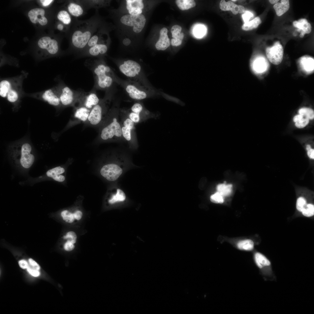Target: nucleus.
Here are the masks:
<instances>
[{
    "instance_id": "bf43d9fd",
    "label": "nucleus",
    "mask_w": 314,
    "mask_h": 314,
    "mask_svg": "<svg viewBox=\"0 0 314 314\" xmlns=\"http://www.w3.org/2000/svg\"><path fill=\"white\" fill-rule=\"evenodd\" d=\"M307 154L308 157L312 159H314V149H311L308 151Z\"/></svg>"
},
{
    "instance_id": "473e14b6",
    "label": "nucleus",
    "mask_w": 314,
    "mask_h": 314,
    "mask_svg": "<svg viewBox=\"0 0 314 314\" xmlns=\"http://www.w3.org/2000/svg\"><path fill=\"white\" fill-rule=\"evenodd\" d=\"M262 22L260 18L256 17L251 21L245 23L242 28L245 31H250L257 28Z\"/></svg>"
},
{
    "instance_id": "3c124183",
    "label": "nucleus",
    "mask_w": 314,
    "mask_h": 314,
    "mask_svg": "<svg viewBox=\"0 0 314 314\" xmlns=\"http://www.w3.org/2000/svg\"><path fill=\"white\" fill-rule=\"evenodd\" d=\"M253 16V14L249 11H246L242 15V18L245 23L248 22L249 20Z\"/></svg>"
},
{
    "instance_id": "2f4dec72",
    "label": "nucleus",
    "mask_w": 314,
    "mask_h": 314,
    "mask_svg": "<svg viewBox=\"0 0 314 314\" xmlns=\"http://www.w3.org/2000/svg\"><path fill=\"white\" fill-rule=\"evenodd\" d=\"M232 186L231 184H226L225 182L223 183L219 184L217 185V192L223 197L228 196L231 192Z\"/></svg>"
},
{
    "instance_id": "aec40b11",
    "label": "nucleus",
    "mask_w": 314,
    "mask_h": 314,
    "mask_svg": "<svg viewBox=\"0 0 314 314\" xmlns=\"http://www.w3.org/2000/svg\"><path fill=\"white\" fill-rule=\"evenodd\" d=\"M126 90L129 97L134 99L142 100L147 98L148 96L146 92L139 89L133 85H127Z\"/></svg>"
},
{
    "instance_id": "f257e3e1",
    "label": "nucleus",
    "mask_w": 314,
    "mask_h": 314,
    "mask_svg": "<svg viewBox=\"0 0 314 314\" xmlns=\"http://www.w3.org/2000/svg\"><path fill=\"white\" fill-rule=\"evenodd\" d=\"M98 12L88 19L78 20L75 18L69 30L71 53L77 55L85 48L89 40L98 31L99 27Z\"/></svg>"
},
{
    "instance_id": "de8ad7c7",
    "label": "nucleus",
    "mask_w": 314,
    "mask_h": 314,
    "mask_svg": "<svg viewBox=\"0 0 314 314\" xmlns=\"http://www.w3.org/2000/svg\"><path fill=\"white\" fill-rule=\"evenodd\" d=\"M308 122L309 119L304 117L299 121L296 122L295 125L297 127L302 128L305 127Z\"/></svg>"
},
{
    "instance_id": "4468645a",
    "label": "nucleus",
    "mask_w": 314,
    "mask_h": 314,
    "mask_svg": "<svg viewBox=\"0 0 314 314\" xmlns=\"http://www.w3.org/2000/svg\"><path fill=\"white\" fill-rule=\"evenodd\" d=\"M100 100L97 96L95 90L93 89L89 92H85L78 103V105L83 106L91 110L99 103Z\"/></svg>"
},
{
    "instance_id": "b1692460",
    "label": "nucleus",
    "mask_w": 314,
    "mask_h": 314,
    "mask_svg": "<svg viewBox=\"0 0 314 314\" xmlns=\"http://www.w3.org/2000/svg\"><path fill=\"white\" fill-rule=\"evenodd\" d=\"M91 110L83 106L78 105L75 107L74 117L78 120L86 122Z\"/></svg>"
},
{
    "instance_id": "f03ea898",
    "label": "nucleus",
    "mask_w": 314,
    "mask_h": 314,
    "mask_svg": "<svg viewBox=\"0 0 314 314\" xmlns=\"http://www.w3.org/2000/svg\"><path fill=\"white\" fill-rule=\"evenodd\" d=\"M118 110L111 108L104 122L100 126L98 140L101 142H121L125 140L122 134Z\"/></svg>"
},
{
    "instance_id": "ddd939ff",
    "label": "nucleus",
    "mask_w": 314,
    "mask_h": 314,
    "mask_svg": "<svg viewBox=\"0 0 314 314\" xmlns=\"http://www.w3.org/2000/svg\"><path fill=\"white\" fill-rule=\"evenodd\" d=\"M108 47L106 45L99 42L82 52L77 55V57H98L106 53Z\"/></svg>"
},
{
    "instance_id": "bb28decb",
    "label": "nucleus",
    "mask_w": 314,
    "mask_h": 314,
    "mask_svg": "<svg viewBox=\"0 0 314 314\" xmlns=\"http://www.w3.org/2000/svg\"><path fill=\"white\" fill-rule=\"evenodd\" d=\"M72 17L68 11L64 10L60 11L57 15V18L59 21L70 28L75 18L72 19Z\"/></svg>"
},
{
    "instance_id": "ea45409f",
    "label": "nucleus",
    "mask_w": 314,
    "mask_h": 314,
    "mask_svg": "<svg viewBox=\"0 0 314 314\" xmlns=\"http://www.w3.org/2000/svg\"><path fill=\"white\" fill-rule=\"evenodd\" d=\"M304 216L309 217L314 215V206L311 204H307L301 212Z\"/></svg>"
},
{
    "instance_id": "39448f33",
    "label": "nucleus",
    "mask_w": 314,
    "mask_h": 314,
    "mask_svg": "<svg viewBox=\"0 0 314 314\" xmlns=\"http://www.w3.org/2000/svg\"><path fill=\"white\" fill-rule=\"evenodd\" d=\"M108 98L100 99L91 110L86 122L90 125L100 126L104 121L110 109Z\"/></svg>"
},
{
    "instance_id": "a878e982",
    "label": "nucleus",
    "mask_w": 314,
    "mask_h": 314,
    "mask_svg": "<svg viewBox=\"0 0 314 314\" xmlns=\"http://www.w3.org/2000/svg\"><path fill=\"white\" fill-rule=\"evenodd\" d=\"M65 171L64 169L60 166L56 167L48 170L46 172L47 176L53 178L54 180L58 182L63 181L65 177L61 174Z\"/></svg>"
},
{
    "instance_id": "9d476101",
    "label": "nucleus",
    "mask_w": 314,
    "mask_h": 314,
    "mask_svg": "<svg viewBox=\"0 0 314 314\" xmlns=\"http://www.w3.org/2000/svg\"><path fill=\"white\" fill-rule=\"evenodd\" d=\"M255 263L262 274L269 278L273 277L271 263L270 260L264 255L256 252L254 255Z\"/></svg>"
},
{
    "instance_id": "4be33fe9",
    "label": "nucleus",
    "mask_w": 314,
    "mask_h": 314,
    "mask_svg": "<svg viewBox=\"0 0 314 314\" xmlns=\"http://www.w3.org/2000/svg\"><path fill=\"white\" fill-rule=\"evenodd\" d=\"M42 97L49 104L53 106H58L61 103L59 93L51 89L46 90L43 94Z\"/></svg>"
},
{
    "instance_id": "774afa93",
    "label": "nucleus",
    "mask_w": 314,
    "mask_h": 314,
    "mask_svg": "<svg viewBox=\"0 0 314 314\" xmlns=\"http://www.w3.org/2000/svg\"><path fill=\"white\" fill-rule=\"evenodd\" d=\"M236 1V0H231V1Z\"/></svg>"
},
{
    "instance_id": "2eb2a0df",
    "label": "nucleus",
    "mask_w": 314,
    "mask_h": 314,
    "mask_svg": "<svg viewBox=\"0 0 314 314\" xmlns=\"http://www.w3.org/2000/svg\"><path fill=\"white\" fill-rule=\"evenodd\" d=\"M38 44L40 48L46 49L51 54H56L59 50L57 41L54 39H51L49 37L42 38L38 41Z\"/></svg>"
},
{
    "instance_id": "7c9ffc66",
    "label": "nucleus",
    "mask_w": 314,
    "mask_h": 314,
    "mask_svg": "<svg viewBox=\"0 0 314 314\" xmlns=\"http://www.w3.org/2000/svg\"><path fill=\"white\" fill-rule=\"evenodd\" d=\"M176 3L179 8L182 10L193 8L196 5L195 2L193 0H177Z\"/></svg>"
},
{
    "instance_id": "c85d7f7f",
    "label": "nucleus",
    "mask_w": 314,
    "mask_h": 314,
    "mask_svg": "<svg viewBox=\"0 0 314 314\" xmlns=\"http://www.w3.org/2000/svg\"><path fill=\"white\" fill-rule=\"evenodd\" d=\"M293 24L294 27L298 28L299 31L302 30L307 34L310 33L311 31V24L305 19H301L298 21H295L293 22Z\"/></svg>"
},
{
    "instance_id": "c03bdc74",
    "label": "nucleus",
    "mask_w": 314,
    "mask_h": 314,
    "mask_svg": "<svg viewBox=\"0 0 314 314\" xmlns=\"http://www.w3.org/2000/svg\"><path fill=\"white\" fill-rule=\"evenodd\" d=\"M307 204L306 200L304 198L299 197L297 201L296 208L298 211L301 212Z\"/></svg>"
},
{
    "instance_id": "4c0bfd02",
    "label": "nucleus",
    "mask_w": 314,
    "mask_h": 314,
    "mask_svg": "<svg viewBox=\"0 0 314 314\" xmlns=\"http://www.w3.org/2000/svg\"><path fill=\"white\" fill-rule=\"evenodd\" d=\"M299 114L303 115L309 119L314 118V111L311 108H302L299 110Z\"/></svg>"
},
{
    "instance_id": "dca6fc26",
    "label": "nucleus",
    "mask_w": 314,
    "mask_h": 314,
    "mask_svg": "<svg viewBox=\"0 0 314 314\" xmlns=\"http://www.w3.org/2000/svg\"><path fill=\"white\" fill-rule=\"evenodd\" d=\"M67 8L70 15L76 18L84 15L87 11L80 1H71L68 3Z\"/></svg>"
},
{
    "instance_id": "0eeeda50",
    "label": "nucleus",
    "mask_w": 314,
    "mask_h": 314,
    "mask_svg": "<svg viewBox=\"0 0 314 314\" xmlns=\"http://www.w3.org/2000/svg\"><path fill=\"white\" fill-rule=\"evenodd\" d=\"M120 123L122 135L125 140L130 145H136L138 143L135 132V123L126 114L122 116Z\"/></svg>"
},
{
    "instance_id": "8fccbe9b",
    "label": "nucleus",
    "mask_w": 314,
    "mask_h": 314,
    "mask_svg": "<svg viewBox=\"0 0 314 314\" xmlns=\"http://www.w3.org/2000/svg\"><path fill=\"white\" fill-rule=\"evenodd\" d=\"M29 266L32 268L37 270H39L40 267L39 264L34 260L31 258H30L28 260Z\"/></svg>"
},
{
    "instance_id": "864d4df0",
    "label": "nucleus",
    "mask_w": 314,
    "mask_h": 314,
    "mask_svg": "<svg viewBox=\"0 0 314 314\" xmlns=\"http://www.w3.org/2000/svg\"><path fill=\"white\" fill-rule=\"evenodd\" d=\"M165 97L166 99L169 101L174 102L177 104H180L181 105H184V103H183L179 99L170 96H168L167 95Z\"/></svg>"
},
{
    "instance_id": "5fc2aeb1",
    "label": "nucleus",
    "mask_w": 314,
    "mask_h": 314,
    "mask_svg": "<svg viewBox=\"0 0 314 314\" xmlns=\"http://www.w3.org/2000/svg\"><path fill=\"white\" fill-rule=\"evenodd\" d=\"M19 266L22 269H27L29 266V264L25 260H20L18 262Z\"/></svg>"
},
{
    "instance_id": "4d7b16f0",
    "label": "nucleus",
    "mask_w": 314,
    "mask_h": 314,
    "mask_svg": "<svg viewBox=\"0 0 314 314\" xmlns=\"http://www.w3.org/2000/svg\"><path fill=\"white\" fill-rule=\"evenodd\" d=\"M74 215L75 219L77 220H79L82 217L83 213L81 211L77 210L74 213Z\"/></svg>"
},
{
    "instance_id": "a18cd8bd",
    "label": "nucleus",
    "mask_w": 314,
    "mask_h": 314,
    "mask_svg": "<svg viewBox=\"0 0 314 314\" xmlns=\"http://www.w3.org/2000/svg\"><path fill=\"white\" fill-rule=\"evenodd\" d=\"M77 236L75 233L73 231L68 232L66 235L63 236L64 239L67 240L74 244L76 241Z\"/></svg>"
},
{
    "instance_id": "052dcab7",
    "label": "nucleus",
    "mask_w": 314,
    "mask_h": 314,
    "mask_svg": "<svg viewBox=\"0 0 314 314\" xmlns=\"http://www.w3.org/2000/svg\"><path fill=\"white\" fill-rule=\"evenodd\" d=\"M304 117L303 115L299 114L295 115L293 118V121L294 122H297L302 119H303Z\"/></svg>"
},
{
    "instance_id": "c9c22d12",
    "label": "nucleus",
    "mask_w": 314,
    "mask_h": 314,
    "mask_svg": "<svg viewBox=\"0 0 314 314\" xmlns=\"http://www.w3.org/2000/svg\"><path fill=\"white\" fill-rule=\"evenodd\" d=\"M10 90V84L8 81L3 80L0 83V95L5 97Z\"/></svg>"
},
{
    "instance_id": "393cba45",
    "label": "nucleus",
    "mask_w": 314,
    "mask_h": 314,
    "mask_svg": "<svg viewBox=\"0 0 314 314\" xmlns=\"http://www.w3.org/2000/svg\"><path fill=\"white\" fill-rule=\"evenodd\" d=\"M267 65L265 59L262 57H258L253 61L252 68L253 72L255 73L261 74L266 71Z\"/></svg>"
},
{
    "instance_id": "e433bc0d",
    "label": "nucleus",
    "mask_w": 314,
    "mask_h": 314,
    "mask_svg": "<svg viewBox=\"0 0 314 314\" xmlns=\"http://www.w3.org/2000/svg\"><path fill=\"white\" fill-rule=\"evenodd\" d=\"M128 117L135 124L140 122L144 120L143 116L140 114L133 112L131 110H129L127 114H126Z\"/></svg>"
},
{
    "instance_id": "412c9836",
    "label": "nucleus",
    "mask_w": 314,
    "mask_h": 314,
    "mask_svg": "<svg viewBox=\"0 0 314 314\" xmlns=\"http://www.w3.org/2000/svg\"><path fill=\"white\" fill-rule=\"evenodd\" d=\"M167 29L165 27L163 28L160 30L159 38L155 45L157 50L163 51L169 47L170 42L167 35Z\"/></svg>"
},
{
    "instance_id": "f704fd0d",
    "label": "nucleus",
    "mask_w": 314,
    "mask_h": 314,
    "mask_svg": "<svg viewBox=\"0 0 314 314\" xmlns=\"http://www.w3.org/2000/svg\"><path fill=\"white\" fill-rule=\"evenodd\" d=\"M181 30L182 28L180 26L178 25L173 26L171 29L173 38L182 41L184 35L183 33H181Z\"/></svg>"
},
{
    "instance_id": "49530a36",
    "label": "nucleus",
    "mask_w": 314,
    "mask_h": 314,
    "mask_svg": "<svg viewBox=\"0 0 314 314\" xmlns=\"http://www.w3.org/2000/svg\"><path fill=\"white\" fill-rule=\"evenodd\" d=\"M7 96L8 100L11 102L16 101L18 98V94L17 92L12 90H10L9 91Z\"/></svg>"
},
{
    "instance_id": "1a4fd4ad",
    "label": "nucleus",
    "mask_w": 314,
    "mask_h": 314,
    "mask_svg": "<svg viewBox=\"0 0 314 314\" xmlns=\"http://www.w3.org/2000/svg\"><path fill=\"white\" fill-rule=\"evenodd\" d=\"M265 51L267 58L272 63L277 65L281 62L283 59V49L279 41L276 42L272 47H267Z\"/></svg>"
},
{
    "instance_id": "7ed1b4c3",
    "label": "nucleus",
    "mask_w": 314,
    "mask_h": 314,
    "mask_svg": "<svg viewBox=\"0 0 314 314\" xmlns=\"http://www.w3.org/2000/svg\"><path fill=\"white\" fill-rule=\"evenodd\" d=\"M85 64L93 74L94 81L93 89L106 90L112 86L115 76L109 67L95 58L86 60Z\"/></svg>"
},
{
    "instance_id": "9b49d317",
    "label": "nucleus",
    "mask_w": 314,
    "mask_h": 314,
    "mask_svg": "<svg viewBox=\"0 0 314 314\" xmlns=\"http://www.w3.org/2000/svg\"><path fill=\"white\" fill-rule=\"evenodd\" d=\"M119 68L120 72L129 78H134L138 75L141 72V67L136 62L128 60L121 65Z\"/></svg>"
},
{
    "instance_id": "423d86ee",
    "label": "nucleus",
    "mask_w": 314,
    "mask_h": 314,
    "mask_svg": "<svg viewBox=\"0 0 314 314\" xmlns=\"http://www.w3.org/2000/svg\"><path fill=\"white\" fill-rule=\"evenodd\" d=\"M85 92L82 90H73L67 86H64L58 92L61 104L65 106H74Z\"/></svg>"
},
{
    "instance_id": "c756f323",
    "label": "nucleus",
    "mask_w": 314,
    "mask_h": 314,
    "mask_svg": "<svg viewBox=\"0 0 314 314\" xmlns=\"http://www.w3.org/2000/svg\"><path fill=\"white\" fill-rule=\"evenodd\" d=\"M238 248L240 250L251 251L254 247V242L249 239H246L239 241L237 244Z\"/></svg>"
},
{
    "instance_id": "338daca9",
    "label": "nucleus",
    "mask_w": 314,
    "mask_h": 314,
    "mask_svg": "<svg viewBox=\"0 0 314 314\" xmlns=\"http://www.w3.org/2000/svg\"><path fill=\"white\" fill-rule=\"evenodd\" d=\"M306 149L308 151L311 149V147L309 145H307L306 146Z\"/></svg>"
},
{
    "instance_id": "72a5a7b5",
    "label": "nucleus",
    "mask_w": 314,
    "mask_h": 314,
    "mask_svg": "<svg viewBox=\"0 0 314 314\" xmlns=\"http://www.w3.org/2000/svg\"><path fill=\"white\" fill-rule=\"evenodd\" d=\"M126 195L124 192L122 190L118 189L116 193L112 196L111 198L108 201V202L113 204L117 202L124 201L126 199Z\"/></svg>"
},
{
    "instance_id": "603ef678",
    "label": "nucleus",
    "mask_w": 314,
    "mask_h": 314,
    "mask_svg": "<svg viewBox=\"0 0 314 314\" xmlns=\"http://www.w3.org/2000/svg\"><path fill=\"white\" fill-rule=\"evenodd\" d=\"M28 272L32 276L34 277H38L40 274V272L38 270H37L30 267L29 266L27 269Z\"/></svg>"
},
{
    "instance_id": "f3484780",
    "label": "nucleus",
    "mask_w": 314,
    "mask_h": 314,
    "mask_svg": "<svg viewBox=\"0 0 314 314\" xmlns=\"http://www.w3.org/2000/svg\"><path fill=\"white\" fill-rule=\"evenodd\" d=\"M45 11L41 8H35L31 10L28 15L31 21L35 24L38 22L42 25H46L48 22L47 19L44 16Z\"/></svg>"
},
{
    "instance_id": "e2e57ef3",
    "label": "nucleus",
    "mask_w": 314,
    "mask_h": 314,
    "mask_svg": "<svg viewBox=\"0 0 314 314\" xmlns=\"http://www.w3.org/2000/svg\"><path fill=\"white\" fill-rule=\"evenodd\" d=\"M64 28V26L62 24H59L57 25V28L59 31L62 30Z\"/></svg>"
},
{
    "instance_id": "f8f14e48",
    "label": "nucleus",
    "mask_w": 314,
    "mask_h": 314,
    "mask_svg": "<svg viewBox=\"0 0 314 314\" xmlns=\"http://www.w3.org/2000/svg\"><path fill=\"white\" fill-rule=\"evenodd\" d=\"M122 172V169L115 164H108L101 168L100 173L102 176L110 181L117 180Z\"/></svg>"
},
{
    "instance_id": "37998d69",
    "label": "nucleus",
    "mask_w": 314,
    "mask_h": 314,
    "mask_svg": "<svg viewBox=\"0 0 314 314\" xmlns=\"http://www.w3.org/2000/svg\"><path fill=\"white\" fill-rule=\"evenodd\" d=\"M210 200L216 204H222L224 201L223 197L217 192L210 196Z\"/></svg>"
},
{
    "instance_id": "79ce46f5",
    "label": "nucleus",
    "mask_w": 314,
    "mask_h": 314,
    "mask_svg": "<svg viewBox=\"0 0 314 314\" xmlns=\"http://www.w3.org/2000/svg\"><path fill=\"white\" fill-rule=\"evenodd\" d=\"M144 108L142 105L139 103H135L131 107L130 110L135 113L140 114L143 117Z\"/></svg>"
},
{
    "instance_id": "a211bd4d",
    "label": "nucleus",
    "mask_w": 314,
    "mask_h": 314,
    "mask_svg": "<svg viewBox=\"0 0 314 314\" xmlns=\"http://www.w3.org/2000/svg\"><path fill=\"white\" fill-rule=\"evenodd\" d=\"M219 6L222 10L224 11L230 10L234 15H236L238 13H242L245 11L244 6L237 5L231 1L226 2L224 0H221Z\"/></svg>"
},
{
    "instance_id": "a19ab883",
    "label": "nucleus",
    "mask_w": 314,
    "mask_h": 314,
    "mask_svg": "<svg viewBox=\"0 0 314 314\" xmlns=\"http://www.w3.org/2000/svg\"><path fill=\"white\" fill-rule=\"evenodd\" d=\"M61 215L63 220L68 223L73 222L75 219L74 213H71L66 210L62 211Z\"/></svg>"
},
{
    "instance_id": "13d9d810",
    "label": "nucleus",
    "mask_w": 314,
    "mask_h": 314,
    "mask_svg": "<svg viewBox=\"0 0 314 314\" xmlns=\"http://www.w3.org/2000/svg\"><path fill=\"white\" fill-rule=\"evenodd\" d=\"M54 1L52 0H40V2L42 3L43 6H48Z\"/></svg>"
},
{
    "instance_id": "6e6d98bb",
    "label": "nucleus",
    "mask_w": 314,
    "mask_h": 314,
    "mask_svg": "<svg viewBox=\"0 0 314 314\" xmlns=\"http://www.w3.org/2000/svg\"><path fill=\"white\" fill-rule=\"evenodd\" d=\"M182 42V40L173 38L171 40V44L173 46L177 47L180 45L181 44Z\"/></svg>"
},
{
    "instance_id": "5701e85b",
    "label": "nucleus",
    "mask_w": 314,
    "mask_h": 314,
    "mask_svg": "<svg viewBox=\"0 0 314 314\" xmlns=\"http://www.w3.org/2000/svg\"><path fill=\"white\" fill-rule=\"evenodd\" d=\"M299 63L301 69L307 73H310L314 70V59L309 56L301 57L299 60Z\"/></svg>"
},
{
    "instance_id": "6ab92c4d",
    "label": "nucleus",
    "mask_w": 314,
    "mask_h": 314,
    "mask_svg": "<svg viewBox=\"0 0 314 314\" xmlns=\"http://www.w3.org/2000/svg\"><path fill=\"white\" fill-rule=\"evenodd\" d=\"M126 7L130 15H137L142 14L144 4L142 0H126Z\"/></svg>"
},
{
    "instance_id": "680f3d73",
    "label": "nucleus",
    "mask_w": 314,
    "mask_h": 314,
    "mask_svg": "<svg viewBox=\"0 0 314 314\" xmlns=\"http://www.w3.org/2000/svg\"><path fill=\"white\" fill-rule=\"evenodd\" d=\"M131 43V41L128 38L124 39L123 41V43L124 45L128 46Z\"/></svg>"
},
{
    "instance_id": "69168bd1",
    "label": "nucleus",
    "mask_w": 314,
    "mask_h": 314,
    "mask_svg": "<svg viewBox=\"0 0 314 314\" xmlns=\"http://www.w3.org/2000/svg\"><path fill=\"white\" fill-rule=\"evenodd\" d=\"M306 34V33L304 31H303V30H301V31L300 34L299 35V37L301 38H302L304 37V35Z\"/></svg>"
},
{
    "instance_id": "20e7f679",
    "label": "nucleus",
    "mask_w": 314,
    "mask_h": 314,
    "mask_svg": "<svg viewBox=\"0 0 314 314\" xmlns=\"http://www.w3.org/2000/svg\"><path fill=\"white\" fill-rule=\"evenodd\" d=\"M12 151L15 159L23 167L29 168L33 164L35 157L31 153L32 147L29 143H19L13 146Z\"/></svg>"
},
{
    "instance_id": "09e8293b",
    "label": "nucleus",
    "mask_w": 314,
    "mask_h": 314,
    "mask_svg": "<svg viewBox=\"0 0 314 314\" xmlns=\"http://www.w3.org/2000/svg\"><path fill=\"white\" fill-rule=\"evenodd\" d=\"M75 247L74 244L71 242L67 240L64 245V248L67 251H71L73 250Z\"/></svg>"
},
{
    "instance_id": "0e129e2a",
    "label": "nucleus",
    "mask_w": 314,
    "mask_h": 314,
    "mask_svg": "<svg viewBox=\"0 0 314 314\" xmlns=\"http://www.w3.org/2000/svg\"><path fill=\"white\" fill-rule=\"evenodd\" d=\"M279 1V0H269V2L270 3H271V4H275V3H277L278 2V1Z\"/></svg>"
},
{
    "instance_id": "cd10ccee",
    "label": "nucleus",
    "mask_w": 314,
    "mask_h": 314,
    "mask_svg": "<svg viewBox=\"0 0 314 314\" xmlns=\"http://www.w3.org/2000/svg\"><path fill=\"white\" fill-rule=\"evenodd\" d=\"M277 15L280 16L287 11L290 8L289 0H281V2H277L273 6Z\"/></svg>"
},
{
    "instance_id": "6e6552de",
    "label": "nucleus",
    "mask_w": 314,
    "mask_h": 314,
    "mask_svg": "<svg viewBox=\"0 0 314 314\" xmlns=\"http://www.w3.org/2000/svg\"><path fill=\"white\" fill-rule=\"evenodd\" d=\"M146 19L143 15H126L121 18L120 21L123 24L130 26H133V30L136 33L141 32L144 28Z\"/></svg>"
},
{
    "instance_id": "58836bf2",
    "label": "nucleus",
    "mask_w": 314,
    "mask_h": 314,
    "mask_svg": "<svg viewBox=\"0 0 314 314\" xmlns=\"http://www.w3.org/2000/svg\"><path fill=\"white\" fill-rule=\"evenodd\" d=\"M206 31L205 27L202 25H198L194 28L193 33L195 36L198 38L202 37Z\"/></svg>"
}]
</instances>
